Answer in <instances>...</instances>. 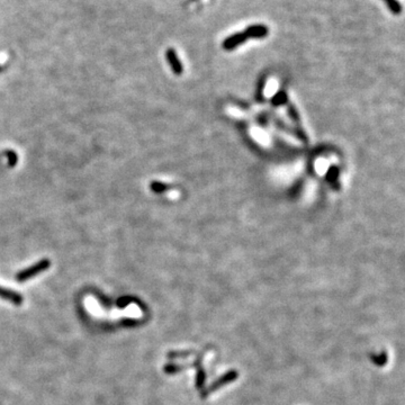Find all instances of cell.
<instances>
[{"label": "cell", "mask_w": 405, "mask_h": 405, "mask_svg": "<svg viewBox=\"0 0 405 405\" xmlns=\"http://www.w3.org/2000/svg\"><path fill=\"white\" fill-rule=\"evenodd\" d=\"M188 354H191L190 353H170L168 354L169 358H179V357H185L188 356Z\"/></svg>", "instance_id": "cell-15"}, {"label": "cell", "mask_w": 405, "mask_h": 405, "mask_svg": "<svg viewBox=\"0 0 405 405\" xmlns=\"http://www.w3.org/2000/svg\"><path fill=\"white\" fill-rule=\"evenodd\" d=\"M0 298H2V300H5V301H8L10 302V303L17 305V306L24 302V297L22 294L14 292V290L12 289H7L2 286H0Z\"/></svg>", "instance_id": "cell-6"}, {"label": "cell", "mask_w": 405, "mask_h": 405, "mask_svg": "<svg viewBox=\"0 0 405 405\" xmlns=\"http://www.w3.org/2000/svg\"><path fill=\"white\" fill-rule=\"evenodd\" d=\"M190 366L193 365H176V364H168L165 366V372L168 375H171V374H176V372H178L180 371H183V369L187 368V367H190Z\"/></svg>", "instance_id": "cell-10"}, {"label": "cell", "mask_w": 405, "mask_h": 405, "mask_svg": "<svg viewBox=\"0 0 405 405\" xmlns=\"http://www.w3.org/2000/svg\"><path fill=\"white\" fill-rule=\"evenodd\" d=\"M5 155L8 159V165L9 167H15L17 165V162H18V155L15 151L13 150H7L5 152Z\"/></svg>", "instance_id": "cell-12"}, {"label": "cell", "mask_w": 405, "mask_h": 405, "mask_svg": "<svg viewBox=\"0 0 405 405\" xmlns=\"http://www.w3.org/2000/svg\"><path fill=\"white\" fill-rule=\"evenodd\" d=\"M271 102H272V105H275V106L287 104V102H288V97H287L286 92L282 90V91L277 92V94L273 96V98L271 99Z\"/></svg>", "instance_id": "cell-9"}, {"label": "cell", "mask_w": 405, "mask_h": 405, "mask_svg": "<svg viewBox=\"0 0 405 405\" xmlns=\"http://www.w3.org/2000/svg\"><path fill=\"white\" fill-rule=\"evenodd\" d=\"M166 59H167V61H168L170 68L172 69L173 73H175L176 76H181L184 72V67H183V63H181L180 61V59L178 58V55H177V52L175 49L169 48L168 50H167Z\"/></svg>", "instance_id": "cell-4"}, {"label": "cell", "mask_w": 405, "mask_h": 405, "mask_svg": "<svg viewBox=\"0 0 405 405\" xmlns=\"http://www.w3.org/2000/svg\"><path fill=\"white\" fill-rule=\"evenodd\" d=\"M150 188L155 194H162L169 189V186L163 183H160V181H153V183L150 184Z\"/></svg>", "instance_id": "cell-11"}, {"label": "cell", "mask_w": 405, "mask_h": 405, "mask_svg": "<svg viewBox=\"0 0 405 405\" xmlns=\"http://www.w3.org/2000/svg\"><path fill=\"white\" fill-rule=\"evenodd\" d=\"M0 70H1V68H0Z\"/></svg>", "instance_id": "cell-16"}, {"label": "cell", "mask_w": 405, "mask_h": 405, "mask_svg": "<svg viewBox=\"0 0 405 405\" xmlns=\"http://www.w3.org/2000/svg\"><path fill=\"white\" fill-rule=\"evenodd\" d=\"M371 359L375 365L384 366L387 362V356L385 353H382L379 356H371Z\"/></svg>", "instance_id": "cell-13"}, {"label": "cell", "mask_w": 405, "mask_h": 405, "mask_svg": "<svg viewBox=\"0 0 405 405\" xmlns=\"http://www.w3.org/2000/svg\"><path fill=\"white\" fill-rule=\"evenodd\" d=\"M236 378H237V372L236 371H229L226 372V374L222 375L221 377L218 379V381H215L214 383H213L212 385L209 386L204 393H202V397H206L208 395V394H211L212 392H215L216 389L221 388L222 386L226 385V384H229L231 382H234Z\"/></svg>", "instance_id": "cell-2"}, {"label": "cell", "mask_w": 405, "mask_h": 405, "mask_svg": "<svg viewBox=\"0 0 405 405\" xmlns=\"http://www.w3.org/2000/svg\"><path fill=\"white\" fill-rule=\"evenodd\" d=\"M50 267H51V261H50L49 259H42V260L37 261L36 264L32 265L31 267L25 268L22 271H19L16 275L15 278L18 283H25L27 282V280L33 278V277L44 272L45 270H48Z\"/></svg>", "instance_id": "cell-1"}, {"label": "cell", "mask_w": 405, "mask_h": 405, "mask_svg": "<svg viewBox=\"0 0 405 405\" xmlns=\"http://www.w3.org/2000/svg\"><path fill=\"white\" fill-rule=\"evenodd\" d=\"M338 177H339V168L336 166H331L328 170V173H326V180L336 190H339L340 188V185L338 183Z\"/></svg>", "instance_id": "cell-7"}, {"label": "cell", "mask_w": 405, "mask_h": 405, "mask_svg": "<svg viewBox=\"0 0 405 405\" xmlns=\"http://www.w3.org/2000/svg\"><path fill=\"white\" fill-rule=\"evenodd\" d=\"M383 1L386 3L390 13L394 14V15H400L402 13V5H401L399 0H383Z\"/></svg>", "instance_id": "cell-8"}, {"label": "cell", "mask_w": 405, "mask_h": 405, "mask_svg": "<svg viewBox=\"0 0 405 405\" xmlns=\"http://www.w3.org/2000/svg\"><path fill=\"white\" fill-rule=\"evenodd\" d=\"M247 40L248 37L244 34V32H237V33L230 35L229 37H226L222 42V48L226 50V51H232V50L236 49L237 46L243 44L244 42H247Z\"/></svg>", "instance_id": "cell-3"}, {"label": "cell", "mask_w": 405, "mask_h": 405, "mask_svg": "<svg viewBox=\"0 0 405 405\" xmlns=\"http://www.w3.org/2000/svg\"><path fill=\"white\" fill-rule=\"evenodd\" d=\"M244 34L248 38H265L269 34V28L264 24H253L246 28Z\"/></svg>", "instance_id": "cell-5"}, {"label": "cell", "mask_w": 405, "mask_h": 405, "mask_svg": "<svg viewBox=\"0 0 405 405\" xmlns=\"http://www.w3.org/2000/svg\"><path fill=\"white\" fill-rule=\"evenodd\" d=\"M205 377H206V374H205L204 369H202V367L201 366L200 371H198V372H197V378H196L197 388H200V387L202 386V384H204V382H205Z\"/></svg>", "instance_id": "cell-14"}]
</instances>
